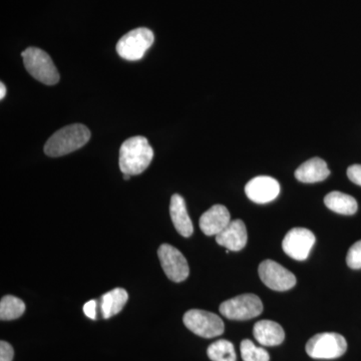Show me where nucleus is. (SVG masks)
Masks as SVG:
<instances>
[{
	"mask_svg": "<svg viewBox=\"0 0 361 361\" xmlns=\"http://www.w3.org/2000/svg\"><path fill=\"white\" fill-rule=\"evenodd\" d=\"M25 304L16 296L7 295L0 301V319L14 320L25 313Z\"/></svg>",
	"mask_w": 361,
	"mask_h": 361,
	"instance_id": "nucleus-19",
	"label": "nucleus"
},
{
	"mask_svg": "<svg viewBox=\"0 0 361 361\" xmlns=\"http://www.w3.org/2000/svg\"><path fill=\"white\" fill-rule=\"evenodd\" d=\"M258 272L263 283L272 290H290L296 285L295 275L275 261H263L259 265Z\"/></svg>",
	"mask_w": 361,
	"mask_h": 361,
	"instance_id": "nucleus-8",
	"label": "nucleus"
},
{
	"mask_svg": "<svg viewBox=\"0 0 361 361\" xmlns=\"http://www.w3.org/2000/svg\"><path fill=\"white\" fill-rule=\"evenodd\" d=\"M153 158L154 149L148 140L142 135H135L123 142L118 165L123 174L137 176L149 167Z\"/></svg>",
	"mask_w": 361,
	"mask_h": 361,
	"instance_id": "nucleus-1",
	"label": "nucleus"
},
{
	"mask_svg": "<svg viewBox=\"0 0 361 361\" xmlns=\"http://www.w3.org/2000/svg\"><path fill=\"white\" fill-rule=\"evenodd\" d=\"M245 193L254 203L267 204L279 196L280 185L269 176H258L247 183Z\"/></svg>",
	"mask_w": 361,
	"mask_h": 361,
	"instance_id": "nucleus-11",
	"label": "nucleus"
},
{
	"mask_svg": "<svg viewBox=\"0 0 361 361\" xmlns=\"http://www.w3.org/2000/svg\"><path fill=\"white\" fill-rule=\"evenodd\" d=\"M97 307V300H90L89 302L85 304L84 308H82V310H84V313L87 317H89L90 319L96 320Z\"/></svg>",
	"mask_w": 361,
	"mask_h": 361,
	"instance_id": "nucleus-25",
	"label": "nucleus"
},
{
	"mask_svg": "<svg viewBox=\"0 0 361 361\" xmlns=\"http://www.w3.org/2000/svg\"><path fill=\"white\" fill-rule=\"evenodd\" d=\"M132 177L130 175L123 174V180H130V178Z\"/></svg>",
	"mask_w": 361,
	"mask_h": 361,
	"instance_id": "nucleus-27",
	"label": "nucleus"
},
{
	"mask_svg": "<svg viewBox=\"0 0 361 361\" xmlns=\"http://www.w3.org/2000/svg\"><path fill=\"white\" fill-rule=\"evenodd\" d=\"M231 223L229 211L223 205H214L201 216L200 229L207 236H217Z\"/></svg>",
	"mask_w": 361,
	"mask_h": 361,
	"instance_id": "nucleus-12",
	"label": "nucleus"
},
{
	"mask_svg": "<svg viewBox=\"0 0 361 361\" xmlns=\"http://www.w3.org/2000/svg\"><path fill=\"white\" fill-rule=\"evenodd\" d=\"M13 348L8 342H0V361H13Z\"/></svg>",
	"mask_w": 361,
	"mask_h": 361,
	"instance_id": "nucleus-23",
	"label": "nucleus"
},
{
	"mask_svg": "<svg viewBox=\"0 0 361 361\" xmlns=\"http://www.w3.org/2000/svg\"><path fill=\"white\" fill-rule=\"evenodd\" d=\"M348 177L351 182L361 186V165H353L348 169Z\"/></svg>",
	"mask_w": 361,
	"mask_h": 361,
	"instance_id": "nucleus-24",
	"label": "nucleus"
},
{
	"mask_svg": "<svg viewBox=\"0 0 361 361\" xmlns=\"http://www.w3.org/2000/svg\"><path fill=\"white\" fill-rule=\"evenodd\" d=\"M129 295L123 288H115L101 297V311L104 319H109L120 313L127 303Z\"/></svg>",
	"mask_w": 361,
	"mask_h": 361,
	"instance_id": "nucleus-17",
	"label": "nucleus"
},
{
	"mask_svg": "<svg viewBox=\"0 0 361 361\" xmlns=\"http://www.w3.org/2000/svg\"><path fill=\"white\" fill-rule=\"evenodd\" d=\"M248 235L246 225L242 220L231 221L222 232L216 236L219 245L230 251H240L246 246Z\"/></svg>",
	"mask_w": 361,
	"mask_h": 361,
	"instance_id": "nucleus-13",
	"label": "nucleus"
},
{
	"mask_svg": "<svg viewBox=\"0 0 361 361\" xmlns=\"http://www.w3.org/2000/svg\"><path fill=\"white\" fill-rule=\"evenodd\" d=\"M346 263L351 269H361V240L349 248Z\"/></svg>",
	"mask_w": 361,
	"mask_h": 361,
	"instance_id": "nucleus-22",
	"label": "nucleus"
},
{
	"mask_svg": "<svg viewBox=\"0 0 361 361\" xmlns=\"http://www.w3.org/2000/svg\"><path fill=\"white\" fill-rule=\"evenodd\" d=\"M242 360L243 361H269L270 355L264 348H258L254 342L244 339L240 345Z\"/></svg>",
	"mask_w": 361,
	"mask_h": 361,
	"instance_id": "nucleus-21",
	"label": "nucleus"
},
{
	"mask_svg": "<svg viewBox=\"0 0 361 361\" xmlns=\"http://www.w3.org/2000/svg\"><path fill=\"white\" fill-rule=\"evenodd\" d=\"M6 94V87L4 82L0 84V99H4Z\"/></svg>",
	"mask_w": 361,
	"mask_h": 361,
	"instance_id": "nucleus-26",
	"label": "nucleus"
},
{
	"mask_svg": "<svg viewBox=\"0 0 361 361\" xmlns=\"http://www.w3.org/2000/svg\"><path fill=\"white\" fill-rule=\"evenodd\" d=\"M348 342L334 332H324L311 337L306 344V353L314 360H334L346 353Z\"/></svg>",
	"mask_w": 361,
	"mask_h": 361,
	"instance_id": "nucleus-4",
	"label": "nucleus"
},
{
	"mask_svg": "<svg viewBox=\"0 0 361 361\" xmlns=\"http://www.w3.org/2000/svg\"><path fill=\"white\" fill-rule=\"evenodd\" d=\"M207 355L212 361H236L237 355L232 342L220 339L207 349Z\"/></svg>",
	"mask_w": 361,
	"mask_h": 361,
	"instance_id": "nucleus-20",
	"label": "nucleus"
},
{
	"mask_svg": "<svg viewBox=\"0 0 361 361\" xmlns=\"http://www.w3.org/2000/svg\"><path fill=\"white\" fill-rule=\"evenodd\" d=\"M315 241L314 234L310 230L293 228L284 237L282 248L289 257L297 261H304L310 256Z\"/></svg>",
	"mask_w": 361,
	"mask_h": 361,
	"instance_id": "nucleus-10",
	"label": "nucleus"
},
{
	"mask_svg": "<svg viewBox=\"0 0 361 361\" xmlns=\"http://www.w3.org/2000/svg\"><path fill=\"white\" fill-rule=\"evenodd\" d=\"M90 139V132L85 126L80 123L66 126L49 137L44 146V153L54 158L68 155L82 148Z\"/></svg>",
	"mask_w": 361,
	"mask_h": 361,
	"instance_id": "nucleus-2",
	"label": "nucleus"
},
{
	"mask_svg": "<svg viewBox=\"0 0 361 361\" xmlns=\"http://www.w3.org/2000/svg\"><path fill=\"white\" fill-rule=\"evenodd\" d=\"M253 336L256 341L264 346L280 345L285 339L281 325L272 320H261L254 325Z\"/></svg>",
	"mask_w": 361,
	"mask_h": 361,
	"instance_id": "nucleus-15",
	"label": "nucleus"
},
{
	"mask_svg": "<svg viewBox=\"0 0 361 361\" xmlns=\"http://www.w3.org/2000/svg\"><path fill=\"white\" fill-rule=\"evenodd\" d=\"M183 322L190 331L204 338H213L224 334V322L219 316L209 311H187L183 317Z\"/></svg>",
	"mask_w": 361,
	"mask_h": 361,
	"instance_id": "nucleus-7",
	"label": "nucleus"
},
{
	"mask_svg": "<svg viewBox=\"0 0 361 361\" xmlns=\"http://www.w3.org/2000/svg\"><path fill=\"white\" fill-rule=\"evenodd\" d=\"M324 204L329 210L341 215H355L357 212L358 205L355 199L342 192H330L325 196Z\"/></svg>",
	"mask_w": 361,
	"mask_h": 361,
	"instance_id": "nucleus-18",
	"label": "nucleus"
},
{
	"mask_svg": "<svg viewBox=\"0 0 361 361\" xmlns=\"http://www.w3.org/2000/svg\"><path fill=\"white\" fill-rule=\"evenodd\" d=\"M219 310L228 319L243 322L260 315L263 303L255 294H242L221 304Z\"/></svg>",
	"mask_w": 361,
	"mask_h": 361,
	"instance_id": "nucleus-6",
	"label": "nucleus"
},
{
	"mask_svg": "<svg viewBox=\"0 0 361 361\" xmlns=\"http://www.w3.org/2000/svg\"><path fill=\"white\" fill-rule=\"evenodd\" d=\"M329 175L330 171L326 161L320 158H312L306 161L295 171L296 179L306 184L322 182Z\"/></svg>",
	"mask_w": 361,
	"mask_h": 361,
	"instance_id": "nucleus-16",
	"label": "nucleus"
},
{
	"mask_svg": "<svg viewBox=\"0 0 361 361\" xmlns=\"http://www.w3.org/2000/svg\"><path fill=\"white\" fill-rule=\"evenodd\" d=\"M170 215L176 230L183 237L192 236L194 232L193 223L188 214L186 202L179 194L173 195L171 198Z\"/></svg>",
	"mask_w": 361,
	"mask_h": 361,
	"instance_id": "nucleus-14",
	"label": "nucleus"
},
{
	"mask_svg": "<svg viewBox=\"0 0 361 361\" xmlns=\"http://www.w3.org/2000/svg\"><path fill=\"white\" fill-rule=\"evenodd\" d=\"M155 37L148 28L140 27L130 30L116 44V51L121 58L130 61H140L154 44Z\"/></svg>",
	"mask_w": 361,
	"mask_h": 361,
	"instance_id": "nucleus-5",
	"label": "nucleus"
},
{
	"mask_svg": "<svg viewBox=\"0 0 361 361\" xmlns=\"http://www.w3.org/2000/svg\"><path fill=\"white\" fill-rule=\"evenodd\" d=\"M21 56L26 71L32 78L47 85L58 84L59 71L49 54L37 47H28Z\"/></svg>",
	"mask_w": 361,
	"mask_h": 361,
	"instance_id": "nucleus-3",
	"label": "nucleus"
},
{
	"mask_svg": "<svg viewBox=\"0 0 361 361\" xmlns=\"http://www.w3.org/2000/svg\"><path fill=\"white\" fill-rule=\"evenodd\" d=\"M159 259L164 272L172 281H185L190 274L187 259L177 248L169 244H163L158 250Z\"/></svg>",
	"mask_w": 361,
	"mask_h": 361,
	"instance_id": "nucleus-9",
	"label": "nucleus"
}]
</instances>
